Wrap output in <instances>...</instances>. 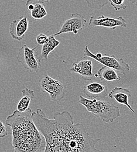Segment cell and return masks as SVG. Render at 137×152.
Returning <instances> with one entry per match:
<instances>
[{"label": "cell", "mask_w": 137, "mask_h": 152, "mask_svg": "<svg viewBox=\"0 0 137 152\" xmlns=\"http://www.w3.org/2000/svg\"><path fill=\"white\" fill-rule=\"evenodd\" d=\"M131 96V93L129 90L120 87H116L113 88L108 94V98L114 99L117 103L127 107L131 112L136 115L135 111L133 109L128 102L129 98Z\"/></svg>", "instance_id": "7c38bea8"}, {"label": "cell", "mask_w": 137, "mask_h": 152, "mask_svg": "<svg viewBox=\"0 0 137 152\" xmlns=\"http://www.w3.org/2000/svg\"><path fill=\"white\" fill-rule=\"evenodd\" d=\"M31 117L45 137L43 152H101L96 148L100 139L92 137L83 124H75L69 112L56 113L51 119L37 109Z\"/></svg>", "instance_id": "6da1fadb"}, {"label": "cell", "mask_w": 137, "mask_h": 152, "mask_svg": "<svg viewBox=\"0 0 137 152\" xmlns=\"http://www.w3.org/2000/svg\"><path fill=\"white\" fill-rule=\"evenodd\" d=\"M97 75L101 80L109 82L119 81L121 80V77L118 75L116 70L105 66H103L98 70Z\"/></svg>", "instance_id": "9a60e30c"}, {"label": "cell", "mask_w": 137, "mask_h": 152, "mask_svg": "<svg viewBox=\"0 0 137 152\" xmlns=\"http://www.w3.org/2000/svg\"><path fill=\"white\" fill-rule=\"evenodd\" d=\"M89 26L91 27H104L114 30L119 26L126 28L127 24L125 19L121 16L117 18H114L106 17L101 15L97 18L90 17L89 21Z\"/></svg>", "instance_id": "ba28073f"}, {"label": "cell", "mask_w": 137, "mask_h": 152, "mask_svg": "<svg viewBox=\"0 0 137 152\" xmlns=\"http://www.w3.org/2000/svg\"></svg>", "instance_id": "603a6c76"}, {"label": "cell", "mask_w": 137, "mask_h": 152, "mask_svg": "<svg viewBox=\"0 0 137 152\" xmlns=\"http://www.w3.org/2000/svg\"><path fill=\"white\" fill-rule=\"evenodd\" d=\"M92 10H100L109 3L108 0H84Z\"/></svg>", "instance_id": "e0dca14e"}, {"label": "cell", "mask_w": 137, "mask_h": 152, "mask_svg": "<svg viewBox=\"0 0 137 152\" xmlns=\"http://www.w3.org/2000/svg\"><path fill=\"white\" fill-rule=\"evenodd\" d=\"M60 45V42L55 38L53 35H50L48 37V41L42 45L41 49L40 56L38 58L40 61L46 60L48 58V56L52 51H53L56 48Z\"/></svg>", "instance_id": "5bb4252c"}, {"label": "cell", "mask_w": 137, "mask_h": 152, "mask_svg": "<svg viewBox=\"0 0 137 152\" xmlns=\"http://www.w3.org/2000/svg\"><path fill=\"white\" fill-rule=\"evenodd\" d=\"M108 2L116 11L127 8V6L125 4V0H108Z\"/></svg>", "instance_id": "ac0fdd59"}, {"label": "cell", "mask_w": 137, "mask_h": 152, "mask_svg": "<svg viewBox=\"0 0 137 152\" xmlns=\"http://www.w3.org/2000/svg\"><path fill=\"white\" fill-rule=\"evenodd\" d=\"M38 84L41 91L48 94L52 101H59L65 95L66 87L64 83L46 74L39 79Z\"/></svg>", "instance_id": "5b68a950"}, {"label": "cell", "mask_w": 137, "mask_h": 152, "mask_svg": "<svg viewBox=\"0 0 137 152\" xmlns=\"http://www.w3.org/2000/svg\"><path fill=\"white\" fill-rule=\"evenodd\" d=\"M78 103L106 124L113 122L121 115L118 107L103 99H90L80 95Z\"/></svg>", "instance_id": "3957f363"}, {"label": "cell", "mask_w": 137, "mask_h": 152, "mask_svg": "<svg viewBox=\"0 0 137 152\" xmlns=\"http://www.w3.org/2000/svg\"><path fill=\"white\" fill-rule=\"evenodd\" d=\"M29 27V21L26 16H21L13 20L9 28L10 35L14 39L21 41L24 38Z\"/></svg>", "instance_id": "30bf717a"}, {"label": "cell", "mask_w": 137, "mask_h": 152, "mask_svg": "<svg viewBox=\"0 0 137 152\" xmlns=\"http://www.w3.org/2000/svg\"><path fill=\"white\" fill-rule=\"evenodd\" d=\"M32 110L14 111L7 118L5 124L11 127L14 152H43L45 137L37 129L32 119Z\"/></svg>", "instance_id": "7a4b0ae2"}, {"label": "cell", "mask_w": 137, "mask_h": 152, "mask_svg": "<svg viewBox=\"0 0 137 152\" xmlns=\"http://www.w3.org/2000/svg\"><path fill=\"white\" fill-rule=\"evenodd\" d=\"M84 57L93 58L104 66L113 69L123 75H127L130 71V65L123 58H118L114 55H103L100 53H98L96 55L93 54L89 49L88 46H84Z\"/></svg>", "instance_id": "277c9868"}, {"label": "cell", "mask_w": 137, "mask_h": 152, "mask_svg": "<svg viewBox=\"0 0 137 152\" xmlns=\"http://www.w3.org/2000/svg\"><path fill=\"white\" fill-rule=\"evenodd\" d=\"M34 8L31 11V15L32 18L35 20H39L45 17L48 13L43 4L37 2L34 4Z\"/></svg>", "instance_id": "2e32d148"}, {"label": "cell", "mask_w": 137, "mask_h": 152, "mask_svg": "<svg viewBox=\"0 0 137 152\" xmlns=\"http://www.w3.org/2000/svg\"><path fill=\"white\" fill-rule=\"evenodd\" d=\"M22 96L17 106V110L20 113L26 111L29 108L31 101L35 98L34 91L28 88L22 90Z\"/></svg>", "instance_id": "4fadbf2b"}, {"label": "cell", "mask_w": 137, "mask_h": 152, "mask_svg": "<svg viewBox=\"0 0 137 152\" xmlns=\"http://www.w3.org/2000/svg\"><path fill=\"white\" fill-rule=\"evenodd\" d=\"M32 1H38V2L39 3H41V4H44V3H46V2H48L49 1H50L51 0H32Z\"/></svg>", "instance_id": "44dd1931"}, {"label": "cell", "mask_w": 137, "mask_h": 152, "mask_svg": "<svg viewBox=\"0 0 137 152\" xmlns=\"http://www.w3.org/2000/svg\"><path fill=\"white\" fill-rule=\"evenodd\" d=\"M136 115H137V114H136Z\"/></svg>", "instance_id": "cb8c5ba5"}, {"label": "cell", "mask_w": 137, "mask_h": 152, "mask_svg": "<svg viewBox=\"0 0 137 152\" xmlns=\"http://www.w3.org/2000/svg\"><path fill=\"white\" fill-rule=\"evenodd\" d=\"M87 22L84 17L78 13H73L69 18L66 19L59 31L53 35L54 37L66 33H73L77 35L78 32L83 30Z\"/></svg>", "instance_id": "52a82bcc"}, {"label": "cell", "mask_w": 137, "mask_h": 152, "mask_svg": "<svg viewBox=\"0 0 137 152\" xmlns=\"http://www.w3.org/2000/svg\"><path fill=\"white\" fill-rule=\"evenodd\" d=\"M8 134V129L5 125L0 121V138H2L7 136Z\"/></svg>", "instance_id": "ffe728a7"}, {"label": "cell", "mask_w": 137, "mask_h": 152, "mask_svg": "<svg viewBox=\"0 0 137 152\" xmlns=\"http://www.w3.org/2000/svg\"><path fill=\"white\" fill-rule=\"evenodd\" d=\"M130 1L137 7V0H130Z\"/></svg>", "instance_id": "7402d4cb"}, {"label": "cell", "mask_w": 137, "mask_h": 152, "mask_svg": "<svg viewBox=\"0 0 137 152\" xmlns=\"http://www.w3.org/2000/svg\"><path fill=\"white\" fill-rule=\"evenodd\" d=\"M83 93L90 99H104L108 95V87L98 82L86 84L83 86Z\"/></svg>", "instance_id": "8fae6325"}, {"label": "cell", "mask_w": 137, "mask_h": 152, "mask_svg": "<svg viewBox=\"0 0 137 152\" xmlns=\"http://www.w3.org/2000/svg\"><path fill=\"white\" fill-rule=\"evenodd\" d=\"M37 43L38 46L43 45L48 40V37L43 34H40L37 37Z\"/></svg>", "instance_id": "d6986e66"}, {"label": "cell", "mask_w": 137, "mask_h": 152, "mask_svg": "<svg viewBox=\"0 0 137 152\" xmlns=\"http://www.w3.org/2000/svg\"><path fill=\"white\" fill-rule=\"evenodd\" d=\"M70 71L79 75L83 80L90 81L95 76L93 73V63L91 59L82 57L74 62Z\"/></svg>", "instance_id": "9c48e42d"}, {"label": "cell", "mask_w": 137, "mask_h": 152, "mask_svg": "<svg viewBox=\"0 0 137 152\" xmlns=\"http://www.w3.org/2000/svg\"><path fill=\"white\" fill-rule=\"evenodd\" d=\"M38 47L39 46L37 45L31 49L25 44L20 48L17 56L18 61L23 67L31 72L37 73L39 72L41 66V62L35 54V51Z\"/></svg>", "instance_id": "8992f818"}]
</instances>
